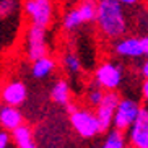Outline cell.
Returning <instances> with one entry per match:
<instances>
[{"instance_id": "cell-16", "label": "cell", "mask_w": 148, "mask_h": 148, "mask_svg": "<svg viewBox=\"0 0 148 148\" xmlns=\"http://www.w3.org/2000/svg\"><path fill=\"white\" fill-rule=\"evenodd\" d=\"M125 135H124V130H119L116 127H111L106 135L104 142H103V147L104 148H124L127 147L125 142Z\"/></svg>"}, {"instance_id": "cell-18", "label": "cell", "mask_w": 148, "mask_h": 148, "mask_svg": "<svg viewBox=\"0 0 148 148\" xmlns=\"http://www.w3.org/2000/svg\"><path fill=\"white\" fill-rule=\"evenodd\" d=\"M62 65L72 75H77L82 70V62H80L78 56L75 52H67L65 56L62 57Z\"/></svg>"}, {"instance_id": "cell-20", "label": "cell", "mask_w": 148, "mask_h": 148, "mask_svg": "<svg viewBox=\"0 0 148 148\" xmlns=\"http://www.w3.org/2000/svg\"><path fill=\"white\" fill-rule=\"evenodd\" d=\"M13 10H16V0H2L0 2V12H2L3 18L10 15Z\"/></svg>"}, {"instance_id": "cell-3", "label": "cell", "mask_w": 148, "mask_h": 148, "mask_svg": "<svg viewBox=\"0 0 148 148\" xmlns=\"http://www.w3.org/2000/svg\"><path fill=\"white\" fill-rule=\"evenodd\" d=\"M23 10L31 23L39 26L49 28L54 16V5L52 0H25Z\"/></svg>"}, {"instance_id": "cell-1", "label": "cell", "mask_w": 148, "mask_h": 148, "mask_svg": "<svg viewBox=\"0 0 148 148\" xmlns=\"http://www.w3.org/2000/svg\"><path fill=\"white\" fill-rule=\"evenodd\" d=\"M96 25L101 34L108 39L117 41L127 33V18L119 0H99Z\"/></svg>"}, {"instance_id": "cell-2", "label": "cell", "mask_w": 148, "mask_h": 148, "mask_svg": "<svg viewBox=\"0 0 148 148\" xmlns=\"http://www.w3.org/2000/svg\"><path fill=\"white\" fill-rule=\"evenodd\" d=\"M70 124H72V129L82 138L86 140L95 138L96 135H99L103 132L96 111L86 108H78L73 114H70Z\"/></svg>"}, {"instance_id": "cell-7", "label": "cell", "mask_w": 148, "mask_h": 148, "mask_svg": "<svg viewBox=\"0 0 148 148\" xmlns=\"http://www.w3.org/2000/svg\"><path fill=\"white\" fill-rule=\"evenodd\" d=\"M121 95L117 93V90H109L104 93V98L99 103V106L96 108V114H98V119H99L101 129L103 132L109 130L112 127L114 122V114H116V109H117L119 103H121Z\"/></svg>"}, {"instance_id": "cell-19", "label": "cell", "mask_w": 148, "mask_h": 148, "mask_svg": "<svg viewBox=\"0 0 148 148\" xmlns=\"http://www.w3.org/2000/svg\"><path fill=\"white\" fill-rule=\"evenodd\" d=\"M104 93H106L104 88H101L99 85H96V83H95V86L90 88V90H88V93H86L88 104L93 106V108H98V106H99V103L103 101V98H104Z\"/></svg>"}, {"instance_id": "cell-21", "label": "cell", "mask_w": 148, "mask_h": 148, "mask_svg": "<svg viewBox=\"0 0 148 148\" xmlns=\"http://www.w3.org/2000/svg\"><path fill=\"white\" fill-rule=\"evenodd\" d=\"M10 140H12V137H10V130L3 129V130L0 132V148H7L10 145Z\"/></svg>"}, {"instance_id": "cell-9", "label": "cell", "mask_w": 148, "mask_h": 148, "mask_svg": "<svg viewBox=\"0 0 148 148\" xmlns=\"http://www.w3.org/2000/svg\"><path fill=\"white\" fill-rule=\"evenodd\" d=\"M28 98V88L20 80H10L2 88V101L3 104L21 106Z\"/></svg>"}, {"instance_id": "cell-10", "label": "cell", "mask_w": 148, "mask_h": 148, "mask_svg": "<svg viewBox=\"0 0 148 148\" xmlns=\"http://www.w3.org/2000/svg\"><path fill=\"white\" fill-rule=\"evenodd\" d=\"M114 52L125 59H138L143 57V47H142V39L140 38H121L114 44Z\"/></svg>"}, {"instance_id": "cell-26", "label": "cell", "mask_w": 148, "mask_h": 148, "mask_svg": "<svg viewBox=\"0 0 148 148\" xmlns=\"http://www.w3.org/2000/svg\"><path fill=\"white\" fill-rule=\"evenodd\" d=\"M122 5H134V3H137L138 0H119Z\"/></svg>"}, {"instance_id": "cell-11", "label": "cell", "mask_w": 148, "mask_h": 148, "mask_svg": "<svg viewBox=\"0 0 148 148\" xmlns=\"http://www.w3.org/2000/svg\"><path fill=\"white\" fill-rule=\"evenodd\" d=\"M0 124L3 129L7 130H13L18 125L23 124V114L18 109V106H10V104H3L0 109Z\"/></svg>"}, {"instance_id": "cell-5", "label": "cell", "mask_w": 148, "mask_h": 148, "mask_svg": "<svg viewBox=\"0 0 148 148\" xmlns=\"http://www.w3.org/2000/svg\"><path fill=\"white\" fill-rule=\"evenodd\" d=\"M140 109H142V106L135 99H130V98L121 99L117 109H116V114H114L112 127L127 132L134 125V122L137 121V117H138V114H140Z\"/></svg>"}, {"instance_id": "cell-17", "label": "cell", "mask_w": 148, "mask_h": 148, "mask_svg": "<svg viewBox=\"0 0 148 148\" xmlns=\"http://www.w3.org/2000/svg\"><path fill=\"white\" fill-rule=\"evenodd\" d=\"M82 25H85V23H83L82 16H80L78 8H73L70 12H67L64 20H62V26H64L65 31H75V29H78Z\"/></svg>"}, {"instance_id": "cell-22", "label": "cell", "mask_w": 148, "mask_h": 148, "mask_svg": "<svg viewBox=\"0 0 148 148\" xmlns=\"http://www.w3.org/2000/svg\"><path fill=\"white\" fill-rule=\"evenodd\" d=\"M142 95H143L145 103L148 104V80H145V82H143V85H142Z\"/></svg>"}, {"instance_id": "cell-12", "label": "cell", "mask_w": 148, "mask_h": 148, "mask_svg": "<svg viewBox=\"0 0 148 148\" xmlns=\"http://www.w3.org/2000/svg\"><path fill=\"white\" fill-rule=\"evenodd\" d=\"M56 67H57V62L54 57L44 56V57H41V59L33 62V65H31V75L38 80H44V78H47L49 75H52Z\"/></svg>"}, {"instance_id": "cell-14", "label": "cell", "mask_w": 148, "mask_h": 148, "mask_svg": "<svg viewBox=\"0 0 148 148\" xmlns=\"http://www.w3.org/2000/svg\"><path fill=\"white\" fill-rule=\"evenodd\" d=\"M51 99L59 106H65L67 103H70V85H69L67 80L60 78L52 85Z\"/></svg>"}, {"instance_id": "cell-23", "label": "cell", "mask_w": 148, "mask_h": 148, "mask_svg": "<svg viewBox=\"0 0 148 148\" xmlns=\"http://www.w3.org/2000/svg\"><path fill=\"white\" fill-rule=\"evenodd\" d=\"M64 108H65V111L69 112V116H70V114H73L75 111L78 109V106H77V104H73V103H67V104L64 106Z\"/></svg>"}, {"instance_id": "cell-24", "label": "cell", "mask_w": 148, "mask_h": 148, "mask_svg": "<svg viewBox=\"0 0 148 148\" xmlns=\"http://www.w3.org/2000/svg\"><path fill=\"white\" fill-rule=\"evenodd\" d=\"M140 72H142V75H143V78H145V80H148V59L143 62V65H142Z\"/></svg>"}, {"instance_id": "cell-15", "label": "cell", "mask_w": 148, "mask_h": 148, "mask_svg": "<svg viewBox=\"0 0 148 148\" xmlns=\"http://www.w3.org/2000/svg\"><path fill=\"white\" fill-rule=\"evenodd\" d=\"M98 3L99 0H82L78 3V12L80 16H82L83 23H93L96 21V16H98Z\"/></svg>"}, {"instance_id": "cell-6", "label": "cell", "mask_w": 148, "mask_h": 148, "mask_svg": "<svg viewBox=\"0 0 148 148\" xmlns=\"http://www.w3.org/2000/svg\"><path fill=\"white\" fill-rule=\"evenodd\" d=\"M122 78H124V72L116 62H104L95 72V83L104 88L106 91L117 90L122 83Z\"/></svg>"}, {"instance_id": "cell-13", "label": "cell", "mask_w": 148, "mask_h": 148, "mask_svg": "<svg viewBox=\"0 0 148 148\" xmlns=\"http://www.w3.org/2000/svg\"><path fill=\"white\" fill-rule=\"evenodd\" d=\"M12 140H13V143L18 148H36L33 130H31V127L26 125L25 122L12 130Z\"/></svg>"}, {"instance_id": "cell-4", "label": "cell", "mask_w": 148, "mask_h": 148, "mask_svg": "<svg viewBox=\"0 0 148 148\" xmlns=\"http://www.w3.org/2000/svg\"><path fill=\"white\" fill-rule=\"evenodd\" d=\"M46 29L47 28L31 23L26 29V56L31 62L47 56V42H46Z\"/></svg>"}, {"instance_id": "cell-8", "label": "cell", "mask_w": 148, "mask_h": 148, "mask_svg": "<svg viewBox=\"0 0 148 148\" xmlns=\"http://www.w3.org/2000/svg\"><path fill=\"white\" fill-rule=\"evenodd\" d=\"M129 145L135 148H148V108H142L137 121L129 129Z\"/></svg>"}, {"instance_id": "cell-25", "label": "cell", "mask_w": 148, "mask_h": 148, "mask_svg": "<svg viewBox=\"0 0 148 148\" xmlns=\"http://www.w3.org/2000/svg\"><path fill=\"white\" fill-rule=\"evenodd\" d=\"M140 39H142V47H143L145 56L148 57V36H143V38H140Z\"/></svg>"}]
</instances>
